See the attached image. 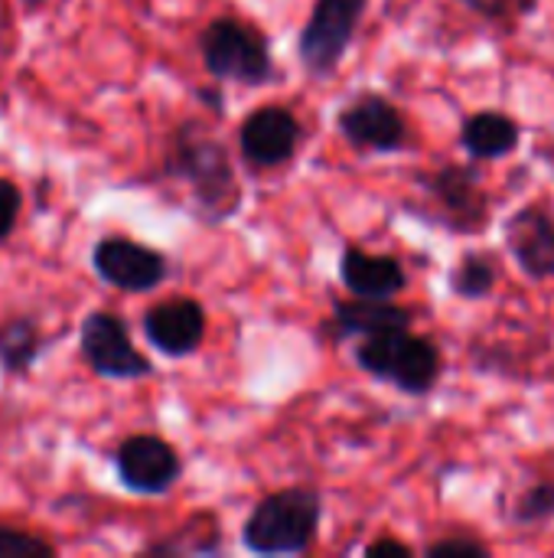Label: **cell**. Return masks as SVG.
<instances>
[{
	"mask_svg": "<svg viewBox=\"0 0 554 558\" xmlns=\"http://www.w3.org/2000/svg\"><path fill=\"white\" fill-rule=\"evenodd\" d=\"M356 360L369 376L392 383L395 389L408 396H428L438 386L441 369H444L441 347L428 337L411 333L408 327L369 333L359 343Z\"/></svg>",
	"mask_w": 554,
	"mask_h": 558,
	"instance_id": "6da1fadb",
	"label": "cell"
},
{
	"mask_svg": "<svg viewBox=\"0 0 554 558\" xmlns=\"http://www.w3.org/2000/svg\"><path fill=\"white\" fill-rule=\"evenodd\" d=\"M317 526L320 497L313 490H281L255 507L245 526V546L258 556H294L313 543Z\"/></svg>",
	"mask_w": 554,
	"mask_h": 558,
	"instance_id": "7a4b0ae2",
	"label": "cell"
},
{
	"mask_svg": "<svg viewBox=\"0 0 554 558\" xmlns=\"http://www.w3.org/2000/svg\"><path fill=\"white\" fill-rule=\"evenodd\" d=\"M424 196L431 199V213L441 226L473 235L490 226V196L483 190V173L473 163H444L434 173L418 177Z\"/></svg>",
	"mask_w": 554,
	"mask_h": 558,
	"instance_id": "3957f363",
	"label": "cell"
},
{
	"mask_svg": "<svg viewBox=\"0 0 554 558\" xmlns=\"http://www.w3.org/2000/svg\"><path fill=\"white\" fill-rule=\"evenodd\" d=\"M170 170L176 177H183L193 193L216 213H229L238 199L235 193V177H232V167H229V157L222 150V144L199 131V128H183L180 137H176V147H173V157H170Z\"/></svg>",
	"mask_w": 554,
	"mask_h": 558,
	"instance_id": "277c9868",
	"label": "cell"
},
{
	"mask_svg": "<svg viewBox=\"0 0 554 558\" xmlns=\"http://www.w3.org/2000/svg\"><path fill=\"white\" fill-rule=\"evenodd\" d=\"M202 59L212 75L245 85H258L271 75L264 39L238 20H216L202 33Z\"/></svg>",
	"mask_w": 554,
	"mask_h": 558,
	"instance_id": "5b68a950",
	"label": "cell"
},
{
	"mask_svg": "<svg viewBox=\"0 0 554 558\" xmlns=\"http://www.w3.org/2000/svg\"><path fill=\"white\" fill-rule=\"evenodd\" d=\"M366 3L369 0H317L300 33V56L310 72L327 75L336 69V62L343 59V52L356 36Z\"/></svg>",
	"mask_w": 554,
	"mask_h": 558,
	"instance_id": "8992f818",
	"label": "cell"
},
{
	"mask_svg": "<svg viewBox=\"0 0 554 558\" xmlns=\"http://www.w3.org/2000/svg\"><path fill=\"white\" fill-rule=\"evenodd\" d=\"M506 252L532 281L554 278V213L542 203H529L506 219Z\"/></svg>",
	"mask_w": 554,
	"mask_h": 558,
	"instance_id": "52a82bcc",
	"label": "cell"
},
{
	"mask_svg": "<svg viewBox=\"0 0 554 558\" xmlns=\"http://www.w3.org/2000/svg\"><path fill=\"white\" fill-rule=\"evenodd\" d=\"M340 131L353 147L379 154L402 150L408 141V124L402 111L382 95H359L353 105H346L340 114Z\"/></svg>",
	"mask_w": 554,
	"mask_h": 558,
	"instance_id": "ba28073f",
	"label": "cell"
},
{
	"mask_svg": "<svg viewBox=\"0 0 554 558\" xmlns=\"http://www.w3.org/2000/svg\"><path fill=\"white\" fill-rule=\"evenodd\" d=\"M82 353L95 373L111 379H137L150 363L131 347L124 324L114 314H91L82 324Z\"/></svg>",
	"mask_w": 554,
	"mask_h": 558,
	"instance_id": "9c48e42d",
	"label": "cell"
},
{
	"mask_svg": "<svg viewBox=\"0 0 554 558\" xmlns=\"http://www.w3.org/2000/svg\"><path fill=\"white\" fill-rule=\"evenodd\" d=\"M95 268L108 284L121 291H150L167 275L163 255L131 239H101L95 245Z\"/></svg>",
	"mask_w": 554,
	"mask_h": 558,
	"instance_id": "30bf717a",
	"label": "cell"
},
{
	"mask_svg": "<svg viewBox=\"0 0 554 558\" xmlns=\"http://www.w3.org/2000/svg\"><path fill=\"white\" fill-rule=\"evenodd\" d=\"M118 474H121L124 487H131L134 494H163L176 481L180 461L167 441H160L153 435H137L121 445Z\"/></svg>",
	"mask_w": 554,
	"mask_h": 558,
	"instance_id": "8fae6325",
	"label": "cell"
},
{
	"mask_svg": "<svg viewBox=\"0 0 554 558\" xmlns=\"http://www.w3.org/2000/svg\"><path fill=\"white\" fill-rule=\"evenodd\" d=\"M300 141V124L287 108H258L242 124V154L255 167H278L294 157Z\"/></svg>",
	"mask_w": 554,
	"mask_h": 558,
	"instance_id": "7c38bea8",
	"label": "cell"
},
{
	"mask_svg": "<svg viewBox=\"0 0 554 558\" xmlns=\"http://www.w3.org/2000/svg\"><path fill=\"white\" fill-rule=\"evenodd\" d=\"M144 333L147 340L167 353V356H186L202 343L206 333V314L196 301H167L157 304L147 317H144Z\"/></svg>",
	"mask_w": 554,
	"mask_h": 558,
	"instance_id": "4fadbf2b",
	"label": "cell"
},
{
	"mask_svg": "<svg viewBox=\"0 0 554 558\" xmlns=\"http://www.w3.org/2000/svg\"><path fill=\"white\" fill-rule=\"evenodd\" d=\"M340 275H343V284L356 298H376V301H392L408 284L405 268H402L398 258H392V255H369L362 248H346Z\"/></svg>",
	"mask_w": 554,
	"mask_h": 558,
	"instance_id": "5bb4252c",
	"label": "cell"
},
{
	"mask_svg": "<svg viewBox=\"0 0 554 558\" xmlns=\"http://www.w3.org/2000/svg\"><path fill=\"white\" fill-rule=\"evenodd\" d=\"M519 141H522L519 121L513 114H506V111H496V108L473 111L460 128V147L477 163L509 157L519 147Z\"/></svg>",
	"mask_w": 554,
	"mask_h": 558,
	"instance_id": "9a60e30c",
	"label": "cell"
},
{
	"mask_svg": "<svg viewBox=\"0 0 554 558\" xmlns=\"http://www.w3.org/2000/svg\"><path fill=\"white\" fill-rule=\"evenodd\" d=\"M343 333H382V330H398L411 327V311L398 307L392 301H376V298H356V301H340L336 304V320Z\"/></svg>",
	"mask_w": 554,
	"mask_h": 558,
	"instance_id": "2e32d148",
	"label": "cell"
},
{
	"mask_svg": "<svg viewBox=\"0 0 554 558\" xmlns=\"http://www.w3.org/2000/svg\"><path fill=\"white\" fill-rule=\"evenodd\" d=\"M496 281H500V265L490 255H483V252L464 255L454 265V271H451V291L457 298H464V301H483V298H490L493 288H496Z\"/></svg>",
	"mask_w": 554,
	"mask_h": 558,
	"instance_id": "e0dca14e",
	"label": "cell"
},
{
	"mask_svg": "<svg viewBox=\"0 0 554 558\" xmlns=\"http://www.w3.org/2000/svg\"><path fill=\"white\" fill-rule=\"evenodd\" d=\"M509 520H513L516 526H542V523L554 520L552 477L529 484V487L516 497V504H513V510H509Z\"/></svg>",
	"mask_w": 554,
	"mask_h": 558,
	"instance_id": "ac0fdd59",
	"label": "cell"
},
{
	"mask_svg": "<svg viewBox=\"0 0 554 558\" xmlns=\"http://www.w3.org/2000/svg\"><path fill=\"white\" fill-rule=\"evenodd\" d=\"M39 350V337H36V327L29 320H13L0 330V363L7 369H23L33 363Z\"/></svg>",
	"mask_w": 554,
	"mask_h": 558,
	"instance_id": "d6986e66",
	"label": "cell"
},
{
	"mask_svg": "<svg viewBox=\"0 0 554 558\" xmlns=\"http://www.w3.org/2000/svg\"><path fill=\"white\" fill-rule=\"evenodd\" d=\"M467 10L496 20V23H513V20H526L539 10V0H460Z\"/></svg>",
	"mask_w": 554,
	"mask_h": 558,
	"instance_id": "ffe728a7",
	"label": "cell"
},
{
	"mask_svg": "<svg viewBox=\"0 0 554 558\" xmlns=\"http://www.w3.org/2000/svg\"><path fill=\"white\" fill-rule=\"evenodd\" d=\"M52 546L20 530H0V558H49Z\"/></svg>",
	"mask_w": 554,
	"mask_h": 558,
	"instance_id": "44dd1931",
	"label": "cell"
},
{
	"mask_svg": "<svg viewBox=\"0 0 554 558\" xmlns=\"http://www.w3.org/2000/svg\"><path fill=\"white\" fill-rule=\"evenodd\" d=\"M431 558H490V546L477 536H447L424 549Z\"/></svg>",
	"mask_w": 554,
	"mask_h": 558,
	"instance_id": "7402d4cb",
	"label": "cell"
},
{
	"mask_svg": "<svg viewBox=\"0 0 554 558\" xmlns=\"http://www.w3.org/2000/svg\"><path fill=\"white\" fill-rule=\"evenodd\" d=\"M16 213H20V190L10 180H0V239L10 235Z\"/></svg>",
	"mask_w": 554,
	"mask_h": 558,
	"instance_id": "603a6c76",
	"label": "cell"
},
{
	"mask_svg": "<svg viewBox=\"0 0 554 558\" xmlns=\"http://www.w3.org/2000/svg\"><path fill=\"white\" fill-rule=\"evenodd\" d=\"M366 556H402L408 558L411 556V546H405V543H398V539H379V543H372L369 549H366Z\"/></svg>",
	"mask_w": 554,
	"mask_h": 558,
	"instance_id": "cb8c5ba5",
	"label": "cell"
},
{
	"mask_svg": "<svg viewBox=\"0 0 554 558\" xmlns=\"http://www.w3.org/2000/svg\"><path fill=\"white\" fill-rule=\"evenodd\" d=\"M535 157H539L549 170H554V137L545 144V147H539V150H535Z\"/></svg>",
	"mask_w": 554,
	"mask_h": 558,
	"instance_id": "d4e9b609",
	"label": "cell"
}]
</instances>
